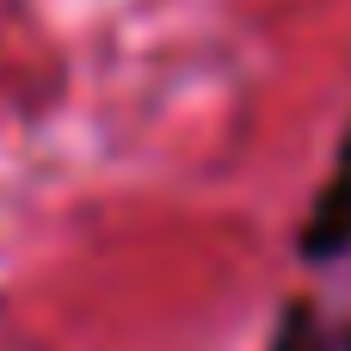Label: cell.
Here are the masks:
<instances>
[{
  "label": "cell",
  "instance_id": "2",
  "mask_svg": "<svg viewBox=\"0 0 351 351\" xmlns=\"http://www.w3.org/2000/svg\"><path fill=\"white\" fill-rule=\"evenodd\" d=\"M265 351H339V346H333V327H327V308L308 302V296H296V302L278 315Z\"/></svg>",
  "mask_w": 351,
  "mask_h": 351
},
{
  "label": "cell",
  "instance_id": "1",
  "mask_svg": "<svg viewBox=\"0 0 351 351\" xmlns=\"http://www.w3.org/2000/svg\"><path fill=\"white\" fill-rule=\"evenodd\" d=\"M296 259L321 265V271L351 259V123H346V142H339V160H333L327 185L315 191V204L296 228Z\"/></svg>",
  "mask_w": 351,
  "mask_h": 351
}]
</instances>
